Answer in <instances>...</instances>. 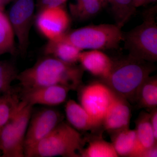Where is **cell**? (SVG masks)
I'll use <instances>...</instances> for the list:
<instances>
[{"label": "cell", "instance_id": "23", "mask_svg": "<svg viewBox=\"0 0 157 157\" xmlns=\"http://www.w3.org/2000/svg\"><path fill=\"white\" fill-rule=\"evenodd\" d=\"M14 39L9 17L0 9V55L14 52Z\"/></svg>", "mask_w": 157, "mask_h": 157}, {"label": "cell", "instance_id": "18", "mask_svg": "<svg viewBox=\"0 0 157 157\" xmlns=\"http://www.w3.org/2000/svg\"><path fill=\"white\" fill-rule=\"evenodd\" d=\"M135 102L141 108L151 110L157 107V78L149 76L141 85Z\"/></svg>", "mask_w": 157, "mask_h": 157}, {"label": "cell", "instance_id": "26", "mask_svg": "<svg viewBox=\"0 0 157 157\" xmlns=\"http://www.w3.org/2000/svg\"><path fill=\"white\" fill-rule=\"evenodd\" d=\"M150 120L151 127L156 138L157 139V109H151L150 113Z\"/></svg>", "mask_w": 157, "mask_h": 157}, {"label": "cell", "instance_id": "25", "mask_svg": "<svg viewBox=\"0 0 157 157\" xmlns=\"http://www.w3.org/2000/svg\"><path fill=\"white\" fill-rule=\"evenodd\" d=\"M67 0H39V6L40 10L45 8L62 6Z\"/></svg>", "mask_w": 157, "mask_h": 157}, {"label": "cell", "instance_id": "3", "mask_svg": "<svg viewBox=\"0 0 157 157\" xmlns=\"http://www.w3.org/2000/svg\"><path fill=\"white\" fill-rule=\"evenodd\" d=\"M86 139L70 124L62 121L25 154L26 157H80Z\"/></svg>", "mask_w": 157, "mask_h": 157}, {"label": "cell", "instance_id": "10", "mask_svg": "<svg viewBox=\"0 0 157 157\" xmlns=\"http://www.w3.org/2000/svg\"><path fill=\"white\" fill-rule=\"evenodd\" d=\"M70 18L62 6L40 10L36 25L40 33L48 40L61 38L67 33Z\"/></svg>", "mask_w": 157, "mask_h": 157}, {"label": "cell", "instance_id": "16", "mask_svg": "<svg viewBox=\"0 0 157 157\" xmlns=\"http://www.w3.org/2000/svg\"><path fill=\"white\" fill-rule=\"evenodd\" d=\"M82 52L63 37L52 40H48L44 48L47 56L53 57L62 61L76 63L78 62L79 54Z\"/></svg>", "mask_w": 157, "mask_h": 157}, {"label": "cell", "instance_id": "21", "mask_svg": "<svg viewBox=\"0 0 157 157\" xmlns=\"http://www.w3.org/2000/svg\"><path fill=\"white\" fill-rule=\"evenodd\" d=\"M109 5L115 20L116 25L122 28L135 11L133 0H103Z\"/></svg>", "mask_w": 157, "mask_h": 157}, {"label": "cell", "instance_id": "29", "mask_svg": "<svg viewBox=\"0 0 157 157\" xmlns=\"http://www.w3.org/2000/svg\"><path fill=\"white\" fill-rule=\"evenodd\" d=\"M4 1H5L6 2H9V1H10V0H4Z\"/></svg>", "mask_w": 157, "mask_h": 157}, {"label": "cell", "instance_id": "5", "mask_svg": "<svg viewBox=\"0 0 157 157\" xmlns=\"http://www.w3.org/2000/svg\"><path fill=\"white\" fill-rule=\"evenodd\" d=\"M64 38L80 50H108L118 47L124 33L116 25H91L67 33Z\"/></svg>", "mask_w": 157, "mask_h": 157}, {"label": "cell", "instance_id": "14", "mask_svg": "<svg viewBox=\"0 0 157 157\" xmlns=\"http://www.w3.org/2000/svg\"><path fill=\"white\" fill-rule=\"evenodd\" d=\"M135 130L136 142L130 157H140L145 150L157 144V139L151 124L149 113H140L135 121Z\"/></svg>", "mask_w": 157, "mask_h": 157}, {"label": "cell", "instance_id": "11", "mask_svg": "<svg viewBox=\"0 0 157 157\" xmlns=\"http://www.w3.org/2000/svg\"><path fill=\"white\" fill-rule=\"evenodd\" d=\"M70 91L62 86H51L21 90L19 95L21 101L33 107L42 105L52 107L64 103Z\"/></svg>", "mask_w": 157, "mask_h": 157}, {"label": "cell", "instance_id": "7", "mask_svg": "<svg viewBox=\"0 0 157 157\" xmlns=\"http://www.w3.org/2000/svg\"><path fill=\"white\" fill-rule=\"evenodd\" d=\"M78 90L80 104L99 127L102 122L115 93L101 81L81 86Z\"/></svg>", "mask_w": 157, "mask_h": 157}, {"label": "cell", "instance_id": "19", "mask_svg": "<svg viewBox=\"0 0 157 157\" xmlns=\"http://www.w3.org/2000/svg\"><path fill=\"white\" fill-rule=\"evenodd\" d=\"M104 5L103 0H76L70 5V12L76 19L86 20L98 14Z\"/></svg>", "mask_w": 157, "mask_h": 157}, {"label": "cell", "instance_id": "2", "mask_svg": "<svg viewBox=\"0 0 157 157\" xmlns=\"http://www.w3.org/2000/svg\"><path fill=\"white\" fill-rule=\"evenodd\" d=\"M152 63L128 55L113 60L109 75L102 81L116 94L128 102H135L141 85L155 70Z\"/></svg>", "mask_w": 157, "mask_h": 157}, {"label": "cell", "instance_id": "17", "mask_svg": "<svg viewBox=\"0 0 157 157\" xmlns=\"http://www.w3.org/2000/svg\"><path fill=\"white\" fill-rule=\"evenodd\" d=\"M110 134L111 143L118 156L130 157L136 142L135 130L126 128Z\"/></svg>", "mask_w": 157, "mask_h": 157}, {"label": "cell", "instance_id": "6", "mask_svg": "<svg viewBox=\"0 0 157 157\" xmlns=\"http://www.w3.org/2000/svg\"><path fill=\"white\" fill-rule=\"evenodd\" d=\"M33 106L21 101L16 112L0 132L2 157H25L24 142Z\"/></svg>", "mask_w": 157, "mask_h": 157}, {"label": "cell", "instance_id": "4", "mask_svg": "<svg viewBox=\"0 0 157 157\" xmlns=\"http://www.w3.org/2000/svg\"><path fill=\"white\" fill-rule=\"evenodd\" d=\"M156 8L145 11L143 22L124 33V47L128 55L153 63L157 60Z\"/></svg>", "mask_w": 157, "mask_h": 157}, {"label": "cell", "instance_id": "13", "mask_svg": "<svg viewBox=\"0 0 157 157\" xmlns=\"http://www.w3.org/2000/svg\"><path fill=\"white\" fill-rule=\"evenodd\" d=\"M78 62L81 67L93 76L104 80L109 75L113 65V60L107 55L99 50L81 52Z\"/></svg>", "mask_w": 157, "mask_h": 157}, {"label": "cell", "instance_id": "1", "mask_svg": "<svg viewBox=\"0 0 157 157\" xmlns=\"http://www.w3.org/2000/svg\"><path fill=\"white\" fill-rule=\"evenodd\" d=\"M83 70L75 63L46 56L18 73L17 79L21 90L59 85L76 90L82 85Z\"/></svg>", "mask_w": 157, "mask_h": 157}, {"label": "cell", "instance_id": "15", "mask_svg": "<svg viewBox=\"0 0 157 157\" xmlns=\"http://www.w3.org/2000/svg\"><path fill=\"white\" fill-rule=\"evenodd\" d=\"M65 110L68 122L78 132L93 131L100 128L81 105L74 100L67 101Z\"/></svg>", "mask_w": 157, "mask_h": 157}, {"label": "cell", "instance_id": "27", "mask_svg": "<svg viewBox=\"0 0 157 157\" xmlns=\"http://www.w3.org/2000/svg\"><path fill=\"white\" fill-rule=\"evenodd\" d=\"M157 144L145 150L140 155V157H157Z\"/></svg>", "mask_w": 157, "mask_h": 157}, {"label": "cell", "instance_id": "9", "mask_svg": "<svg viewBox=\"0 0 157 157\" xmlns=\"http://www.w3.org/2000/svg\"><path fill=\"white\" fill-rule=\"evenodd\" d=\"M34 9V0H16L8 16L21 54L25 53L28 48Z\"/></svg>", "mask_w": 157, "mask_h": 157}, {"label": "cell", "instance_id": "12", "mask_svg": "<svg viewBox=\"0 0 157 157\" xmlns=\"http://www.w3.org/2000/svg\"><path fill=\"white\" fill-rule=\"evenodd\" d=\"M131 110L128 101L115 94L102 122V127L109 133L129 128Z\"/></svg>", "mask_w": 157, "mask_h": 157}, {"label": "cell", "instance_id": "30", "mask_svg": "<svg viewBox=\"0 0 157 157\" xmlns=\"http://www.w3.org/2000/svg\"><path fill=\"white\" fill-rule=\"evenodd\" d=\"M0 157H2V155H1V154H0Z\"/></svg>", "mask_w": 157, "mask_h": 157}, {"label": "cell", "instance_id": "24", "mask_svg": "<svg viewBox=\"0 0 157 157\" xmlns=\"http://www.w3.org/2000/svg\"><path fill=\"white\" fill-rule=\"evenodd\" d=\"M18 74L15 65L11 62H0V94L9 92L13 89L11 83L17 79Z\"/></svg>", "mask_w": 157, "mask_h": 157}, {"label": "cell", "instance_id": "22", "mask_svg": "<svg viewBox=\"0 0 157 157\" xmlns=\"http://www.w3.org/2000/svg\"><path fill=\"white\" fill-rule=\"evenodd\" d=\"M88 141V144L82 149L80 157H119L112 143L107 142L101 137H96Z\"/></svg>", "mask_w": 157, "mask_h": 157}, {"label": "cell", "instance_id": "8", "mask_svg": "<svg viewBox=\"0 0 157 157\" xmlns=\"http://www.w3.org/2000/svg\"><path fill=\"white\" fill-rule=\"evenodd\" d=\"M63 120L62 113L52 107L33 110L26 133L25 154L45 138Z\"/></svg>", "mask_w": 157, "mask_h": 157}, {"label": "cell", "instance_id": "28", "mask_svg": "<svg viewBox=\"0 0 157 157\" xmlns=\"http://www.w3.org/2000/svg\"><path fill=\"white\" fill-rule=\"evenodd\" d=\"M156 0H133V3L135 8L146 5L148 3L153 2Z\"/></svg>", "mask_w": 157, "mask_h": 157}, {"label": "cell", "instance_id": "20", "mask_svg": "<svg viewBox=\"0 0 157 157\" xmlns=\"http://www.w3.org/2000/svg\"><path fill=\"white\" fill-rule=\"evenodd\" d=\"M21 100L14 90L0 96V132L16 112Z\"/></svg>", "mask_w": 157, "mask_h": 157}]
</instances>
